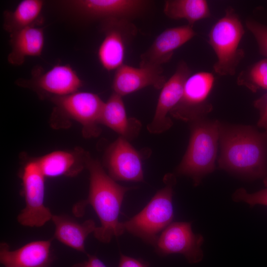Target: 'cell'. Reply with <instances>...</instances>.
Here are the masks:
<instances>
[{
	"mask_svg": "<svg viewBox=\"0 0 267 267\" xmlns=\"http://www.w3.org/2000/svg\"><path fill=\"white\" fill-rule=\"evenodd\" d=\"M163 182L164 186L155 193L140 212L122 222L125 232L153 246L161 233L172 222L174 217L173 197L177 183L175 175L166 174Z\"/></svg>",
	"mask_w": 267,
	"mask_h": 267,
	"instance_id": "obj_4",
	"label": "cell"
},
{
	"mask_svg": "<svg viewBox=\"0 0 267 267\" xmlns=\"http://www.w3.org/2000/svg\"><path fill=\"white\" fill-rule=\"evenodd\" d=\"M245 33L243 25L231 7L212 27L208 43L214 50L217 61L213 66L214 72L220 76H232L243 59L245 52L239 47Z\"/></svg>",
	"mask_w": 267,
	"mask_h": 267,
	"instance_id": "obj_5",
	"label": "cell"
},
{
	"mask_svg": "<svg viewBox=\"0 0 267 267\" xmlns=\"http://www.w3.org/2000/svg\"><path fill=\"white\" fill-rule=\"evenodd\" d=\"M196 34L193 27L188 24L164 30L141 55L139 67L162 68L163 64L171 60L175 50L190 40Z\"/></svg>",
	"mask_w": 267,
	"mask_h": 267,
	"instance_id": "obj_15",
	"label": "cell"
},
{
	"mask_svg": "<svg viewBox=\"0 0 267 267\" xmlns=\"http://www.w3.org/2000/svg\"><path fill=\"white\" fill-rule=\"evenodd\" d=\"M143 155L126 138L119 136L106 149L104 165L115 181H143Z\"/></svg>",
	"mask_w": 267,
	"mask_h": 267,
	"instance_id": "obj_11",
	"label": "cell"
},
{
	"mask_svg": "<svg viewBox=\"0 0 267 267\" xmlns=\"http://www.w3.org/2000/svg\"><path fill=\"white\" fill-rule=\"evenodd\" d=\"M214 82V76L210 72L191 74L185 83L180 100L170 114L174 118L189 123L206 118L213 110L209 96Z\"/></svg>",
	"mask_w": 267,
	"mask_h": 267,
	"instance_id": "obj_8",
	"label": "cell"
},
{
	"mask_svg": "<svg viewBox=\"0 0 267 267\" xmlns=\"http://www.w3.org/2000/svg\"><path fill=\"white\" fill-rule=\"evenodd\" d=\"M51 220L55 227L54 236L64 245L77 251L86 253L85 241L96 228L91 219L79 223L66 215H53Z\"/></svg>",
	"mask_w": 267,
	"mask_h": 267,
	"instance_id": "obj_21",
	"label": "cell"
},
{
	"mask_svg": "<svg viewBox=\"0 0 267 267\" xmlns=\"http://www.w3.org/2000/svg\"><path fill=\"white\" fill-rule=\"evenodd\" d=\"M102 22L104 37L98 49V58L107 71L116 70L124 64L127 45L136 35L137 29L126 19H108Z\"/></svg>",
	"mask_w": 267,
	"mask_h": 267,
	"instance_id": "obj_10",
	"label": "cell"
},
{
	"mask_svg": "<svg viewBox=\"0 0 267 267\" xmlns=\"http://www.w3.org/2000/svg\"><path fill=\"white\" fill-rule=\"evenodd\" d=\"M87 261L76 264L73 267H107L106 266L94 255L87 254Z\"/></svg>",
	"mask_w": 267,
	"mask_h": 267,
	"instance_id": "obj_29",
	"label": "cell"
},
{
	"mask_svg": "<svg viewBox=\"0 0 267 267\" xmlns=\"http://www.w3.org/2000/svg\"><path fill=\"white\" fill-rule=\"evenodd\" d=\"M51 240L32 241L14 250L0 245V261L4 267H42L50 265Z\"/></svg>",
	"mask_w": 267,
	"mask_h": 267,
	"instance_id": "obj_17",
	"label": "cell"
},
{
	"mask_svg": "<svg viewBox=\"0 0 267 267\" xmlns=\"http://www.w3.org/2000/svg\"><path fill=\"white\" fill-rule=\"evenodd\" d=\"M86 168L89 174V186L85 202L92 207L100 222L93 233L99 241L109 243L113 237L125 232L122 222L119 221L120 209L125 194L136 187L117 183L105 172L100 162L89 153Z\"/></svg>",
	"mask_w": 267,
	"mask_h": 267,
	"instance_id": "obj_2",
	"label": "cell"
},
{
	"mask_svg": "<svg viewBox=\"0 0 267 267\" xmlns=\"http://www.w3.org/2000/svg\"><path fill=\"white\" fill-rule=\"evenodd\" d=\"M246 26L256 39L260 53L267 58V25L248 19Z\"/></svg>",
	"mask_w": 267,
	"mask_h": 267,
	"instance_id": "obj_26",
	"label": "cell"
},
{
	"mask_svg": "<svg viewBox=\"0 0 267 267\" xmlns=\"http://www.w3.org/2000/svg\"><path fill=\"white\" fill-rule=\"evenodd\" d=\"M100 124L107 126L129 141L137 137L142 126L137 119L127 116L122 96L114 92L104 102Z\"/></svg>",
	"mask_w": 267,
	"mask_h": 267,
	"instance_id": "obj_19",
	"label": "cell"
},
{
	"mask_svg": "<svg viewBox=\"0 0 267 267\" xmlns=\"http://www.w3.org/2000/svg\"><path fill=\"white\" fill-rule=\"evenodd\" d=\"M49 265H46V266H43V267H49Z\"/></svg>",
	"mask_w": 267,
	"mask_h": 267,
	"instance_id": "obj_30",
	"label": "cell"
},
{
	"mask_svg": "<svg viewBox=\"0 0 267 267\" xmlns=\"http://www.w3.org/2000/svg\"><path fill=\"white\" fill-rule=\"evenodd\" d=\"M220 169L256 179L267 177V133L248 125L220 123Z\"/></svg>",
	"mask_w": 267,
	"mask_h": 267,
	"instance_id": "obj_1",
	"label": "cell"
},
{
	"mask_svg": "<svg viewBox=\"0 0 267 267\" xmlns=\"http://www.w3.org/2000/svg\"><path fill=\"white\" fill-rule=\"evenodd\" d=\"M44 42L43 28L31 26L10 34L11 51L7 60L15 66L23 64L26 57L40 56Z\"/></svg>",
	"mask_w": 267,
	"mask_h": 267,
	"instance_id": "obj_20",
	"label": "cell"
},
{
	"mask_svg": "<svg viewBox=\"0 0 267 267\" xmlns=\"http://www.w3.org/2000/svg\"><path fill=\"white\" fill-rule=\"evenodd\" d=\"M237 83L254 92L260 89L267 90V58L260 60L241 72Z\"/></svg>",
	"mask_w": 267,
	"mask_h": 267,
	"instance_id": "obj_24",
	"label": "cell"
},
{
	"mask_svg": "<svg viewBox=\"0 0 267 267\" xmlns=\"http://www.w3.org/2000/svg\"><path fill=\"white\" fill-rule=\"evenodd\" d=\"M44 5L41 0H24L12 11L4 13L3 28L9 34L23 29L38 26L42 23Z\"/></svg>",
	"mask_w": 267,
	"mask_h": 267,
	"instance_id": "obj_22",
	"label": "cell"
},
{
	"mask_svg": "<svg viewBox=\"0 0 267 267\" xmlns=\"http://www.w3.org/2000/svg\"><path fill=\"white\" fill-rule=\"evenodd\" d=\"M164 14L173 19H185L188 24H193L210 17L208 3L205 0H168L164 6Z\"/></svg>",
	"mask_w": 267,
	"mask_h": 267,
	"instance_id": "obj_23",
	"label": "cell"
},
{
	"mask_svg": "<svg viewBox=\"0 0 267 267\" xmlns=\"http://www.w3.org/2000/svg\"><path fill=\"white\" fill-rule=\"evenodd\" d=\"M162 73V68H136L123 64L116 70L112 85L113 92L123 97L148 86L161 89L167 81Z\"/></svg>",
	"mask_w": 267,
	"mask_h": 267,
	"instance_id": "obj_16",
	"label": "cell"
},
{
	"mask_svg": "<svg viewBox=\"0 0 267 267\" xmlns=\"http://www.w3.org/2000/svg\"><path fill=\"white\" fill-rule=\"evenodd\" d=\"M88 153L81 148L71 151L58 150L36 160L45 178L74 177L86 168Z\"/></svg>",
	"mask_w": 267,
	"mask_h": 267,
	"instance_id": "obj_18",
	"label": "cell"
},
{
	"mask_svg": "<svg viewBox=\"0 0 267 267\" xmlns=\"http://www.w3.org/2000/svg\"><path fill=\"white\" fill-rule=\"evenodd\" d=\"M149 263L120 253L118 267H149Z\"/></svg>",
	"mask_w": 267,
	"mask_h": 267,
	"instance_id": "obj_28",
	"label": "cell"
},
{
	"mask_svg": "<svg viewBox=\"0 0 267 267\" xmlns=\"http://www.w3.org/2000/svg\"><path fill=\"white\" fill-rule=\"evenodd\" d=\"M45 178L36 159L24 165L21 179L25 206L17 217L22 225L41 227L52 219L53 215L44 203Z\"/></svg>",
	"mask_w": 267,
	"mask_h": 267,
	"instance_id": "obj_6",
	"label": "cell"
},
{
	"mask_svg": "<svg viewBox=\"0 0 267 267\" xmlns=\"http://www.w3.org/2000/svg\"><path fill=\"white\" fill-rule=\"evenodd\" d=\"M254 106L259 112L257 126L267 133V92L256 100Z\"/></svg>",
	"mask_w": 267,
	"mask_h": 267,
	"instance_id": "obj_27",
	"label": "cell"
},
{
	"mask_svg": "<svg viewBox=\"0 0 267 267\" xmlns=\"http://www.w3.org/2000/svg\"><path fill=\"white\" fill-rule=\"evenodd\" d=\"M56 111L82 126L86 138L98 136L101 133L100 118L104 104L96 94L87 91H76L72 94L51 98Z\"/></svg>",
	"mask_w": 267,
	"mask_h": 267,
	"instance_id": "obj_7",
	"label": "cell"
},
{
	"mask_svg": "<svg viewBox=\"0 0 267 267\" xmlns=\"http://www.w3.org/2000/svg\"><path fill=\"white\" fill-rule=\"evenodd\" d=\"M190 75L191 70L186 62L180 61L173 75L161 89L153 118L147 126L150 133L161 134L173 126L168 114L180 100L185 83Z\"/></svg>",
	"mask_w": 267,
	"mask_h": 267,
	"instance_id": "obj_12",
	"label": "cell"
},
{
	"mask_svg": "<svg viewBox=\"0 0 267 267\" xmlns=\"http://www.w3.org/2000/svg\"><path fill=\"white\" fill-rule=\"evenodd\" d=\"M265 188L257 192L249 193L244 188H240L235 190L232 195L234 202H244L251 207L256 205L267 206V177L263 178Z\"/></svg>",
	"mask_w": 267,
	"mask_h": 267,
	"instance_id": "obj_25",
	"label": "cell"
},
{
	"mask_svg": "<svg viewBox=\"0 0 267 267\" xmlns=\"http://www.w3.org/2000/svg\"><path fill=\"white\" fill-rule=\"evenodd\" d=\"M36 73L30 80L18 81L19 85L51 97L72 94L83 85L82 80L70 65L57 64L45 72Z\"/></svg>",
	"mask_w": 267,
	"mask_h": 267,
	"instance_id": "obj_13",
	"label": "cell"
},
{
	"mask_svg": "<svg viewBox=\"0 0 267 267\" xmlns=\"http://www.w3.org/2000/svg\"><path fill=\"white\" fill-rule=\"evenodd\" d=\"M71 9L91 19L131 18L142 14L149 1L143 0H74L67 2Z\"/></svg>",
	"mask_w": 267,
	"mask_h": 267,
	"instance_id": "obj_14",
	"label": "cell"
},
{
	"mask_svg": "<svg viewBox=\"0 0 267 267\" xmlns=\"http://www.w3.org/2000/svg\"><path fill=\"white\" fill-rule=\"evenodd\" d=\"M189 123V144L176 173L190 177L196 186L215 169L220 122L205 118Z\"/></svg>",
	"mask_w": 267,
	"mask_h": 267,
	"instance_id": "obj_3",
	"label": "cell"
},
{
	"mask_svg": "<svg viewBox=\"0 0 267 267\" xmlns=\"http://www.w3.org/2000/svg\"><path fill=\"white\" fill-rule=\"evenodd\" d=\"M204 238L193 233L191 222H172L160 234L154 247L159 255L174 254L183 255L190 264L201 262L203 258L201 246Z\"/></svg>",
	"mask_w": 267,
	"mask_h": 267,
	"instance_id": "obj_9",
	"label": "cell"
}]
</instances>
